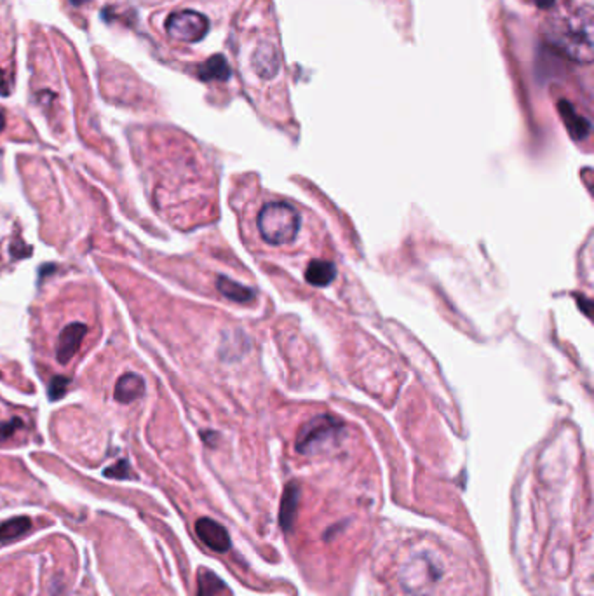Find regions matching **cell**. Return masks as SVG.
<instances>
[{
    "instance_id": "cell-1",
    "label": "cell",
    "mask_w": 594,
    "mask_h": 596,
    "mask_svg": "<svg viewBox=\"0 0 594 596\" xmlns=\"http://www.w3.org/2000/svg\"><path fill=\"white\" fill-rule=\"evenodd\" d=\"M546 37L563 56L577 63L593 62V13L591 9L553 20Z\"/></svg>"
},
{
    "instance_id": "cell-2",
    "label": "cell",
    "mask_w": 594,
    "mask_h": 596,
    "mask_svg": "<svg viewBox=\"0 0 594 596\" xmlns=\"http://www.w3.org/2000/svg\"><path fill=\"white\" fill-rule=\"evenodd\" d=\"M258 230H260L262 239L269 244H289L298 237L300 213L295 206L284 201H270L262 206L260 213L257 218Z\"/></svg>"
},
{
    "instance_id": "cell-3",
    "label": "cell",
    "mask_w": 594,
    "mask_h": 596,
    "mask_svg": "<svg viewBox=\"0 0 594 596\" xmlns=\"http://www.w3.org/2000/svg\"><path fill=\"white\" fill-rule=\"evenodd\" d=\"M439 561L427 551L411 553L401 567V583L410 593H424L441 575Z\"/></svg>"
},
{
    "instance_id": "cell-4",
    "label": "cell",
    "mask_w": 594,
    "mask_h": 596,
    "mask_svg": "<svg viewBox=\"0 0 594 596\" xmlns=\"http://www.w3.org/2000/svg\"><path fill=\"white\" fill-rule=\"evenodd\" d=\"M344 432V424L331 415H319L300 429L296 450L300 454H314L319 448L330 445Z\"/></svg>"
},
{
    "instance_id": "cell-5",
    "label": "cell",
    "mask_w": 594,
    "mask_h": 596,
    "mask_svg": "<svg viewBox=\"0 0 594 596\" xmlns=\"http://www.w3.org/2000/svg\"><path fill=\"white\" fill-rule=\"evenodd\" d=\"M167 35L180 43H199L209 32V21L204 14L196 11L173 13L166 21Z\"/></svg>"
},
{
    "instance_id": "cell-6",
    "label": "cell",
    "mask_w": 594,
    "mask_h": 596,
    "mask_svg": "<svg viewBox=\"0 0 594 596\" xmlns=\"http://www.w3.org/2000/svg\"><path fill=\"white\" fill-rule=\"evenodd\" d=\"M196 534L209 549L225 553L230 549V535L218 522L211 518H201L196 523Z\"/></svg>"
},
{
    "instance_id": "cell-7",
    "label": "cell",
    "mask_w": 594,
    "mask_h": 596,
    "mask_svg": "<svg viewBox=\"0 0 594 596\" xmlns=\"http://www.w3.org/2000/svg\"><path fill=\"white\" fill-rule=\"evenodd\" d=\"M87 328L82 322H72L65 326L58 337V345H56V359L62 364H67L77 354L79 347L82 345L84 337H86Z\"/></svg>"
},
{
    "instance_id": "cell-8",
    "label": "cell",
    "mask_w": 594,
    "mask_h": 596,
    "mask_svg": "<svg viewBox=\"0 0 594 596\" xmlns=\"http://www.w3.org/2000/svg\"><path fill=\"white\" fill-rule=\"evenodd\" d=\"M254 72L260 75L262 79H274L281 70V55L277 47L270 43H262L254 49L253 58H251Z\"/></svg>"
},
{
    "instance_id": "cell-9",
    "label": "cell",
    "mask_w": 594,
    "mask_h": 596,
    "mask_svg": "<svg viewBox=\"0 0 594 596\" xmlns=\"http://www.w3.org/2000/svg\"><path fill=\"white\" fill-rule=\"evenodd\" d=\"M559 116H561L563 123H565L566 129L572 135L573 140H585L591 133V123H589L585 117H582L577 110L573 108V105L570 101L561 100L558 103Z\"/></svg>"
},
{
    "instance_id": "cell-10",
    "label": "cell",
    "mask_w": 594,
    "mask_h": 596,
    "mask_svg": "<svg viewBox=\"0 0 594 596\" xmlns=\"http://www.w3.org/2000/svg\"><path fill=\"white\" fill-rule=\"evenodd\" d=\"M145 393V382L140 375L136 373H124L116 383V400L119 403H133V401L140 400Z\"/></svg>"
},
{
    "instance_id": "cell-11",
    "label": "cell",
    "mask_w": 594,
    "mask_h": 596,
    "mask_svg": "<svg viewBox=\"0 0 594 596\" xmlns=\"http://www.w3.org/2000/svg\"><path fill=\"white\" fill-rule=\"evenodd\" d=\"M197 75H199L201 81L204 82H225L228 81V77H230V68H228L227 60L223 58L222 55H215L201 64L199 70H197Z\"/></svg>"
},
{
    "instance_id": "cell-12",
    "label": "cell",
    "mask_w": 594,
    "mask_h": 596,
    "mask_svg": "<svg viewBox=\"0 0 594 596\" xmlns=\"http://www.w3.org/2000/svg\"><path fill=\"white\" fill-rule=\"evenodd\" d=\"M197 596H232V593L215 572L201 568L197 574Z\"/></svg>"
},
{
    "instance_id": "cell-13",
    "label": "cell",
    "mask_w": 594,
    "mask_h": 596,
    "mask_svg": "<svg viewBox=\"0 0 594 596\" xmlns=\"http://www.w3.org/2000/svg\"><path fill=\"white\" fill-rule=\"evenodd\" d=\"M337 277V267L326 260H312L306 271L307 283L314 286H326Z\"/></svg>"
},
{
    "instance_id": "cell-14",
    "label": "cell",
    "mask_w": 594,
    "mask_h": 596,
    "mask_svg": "<svg viewBox=\"0 0 594 596\" xmlns=\"http://www.w3.org/2000/svg\"><path fill=\"white\" fill-rule=\"evenodd\" d=\"M216 288H218V291L223 295V297L232 300V302L246 303L254 298V291L251 290V288L242 286V284L235 283V281L228 279V277L225 276L218 277V281H216Z\"/></svg>"
},
{
    "instance_id": "cell-15",
    "label": "cell",
    "mask_w": 594,
    "mask_h": 596,
    "mask_svg": "<svg viewBox=\"0 0 594 596\" xmlns=\"http://www.w3.org/2000/svg\"><path fill=\"white\" fill-rule=\"evenodd\" d=\"M298 499L300 490L295 483H291L286 488V492H284L283 502H281V525H283L284 530H289L293 527L296 510H298Z\"/></svg>"
},
{
    "instance_id": "cell-16",
    "label": "cell",
    "mask_w": 594,
    "mask_h": 596,
    "mask_svg": "<svg viewBox=\"0 0 594 596\" xmlns=\"http://www.w3.org/2000/svg\"><path fill=\"white\" fill-rule=\"evenodd\" d=\"M32 529V519L26 516H18V518H11L0 525V542H11L14 539L21 537Z\"/></svg>"
},
{
    "instance_id": "cell-17",
    "label": "cell",
    "mask_w": 594,
    "mask_h": 596,
    "mask_svg": "<svg viewBox=\"0 0 594 596\" xmlns=\"http://www.w3.org/2000/svg\"><path fill=\"white\" fill-rule=\"evenodd\" d=\"M70 383V378L68 377H55L51 382H49V400L56 401L67 393V387Z\"/></svg>"
},
{
    "instance_id": "cell-18",
    "label": "cell",
    "mask_w": 594,
    "mask_h": 596,
    "mask_svg": "<svg viewBox=\"0 0 594 596\" xmlns=\"http://www.w3.org/2000/svg\"><path fill=\"white\" fill-rule=\"evenodd\" d=\"M23 427L21 419H11L7 422H0V442H6V439L13 438L16 434V431H20Z\"/></svg>"
},
{
    "instance_id": "cell-19",
    "label": "cell",
    "mask_w": 594,
    "mask_h": 596,
    "mask_svg": "<svg viewBox=\"0 0 594 596\" xmlns=\"http://www.w3.org/2000/svg\"><path fill=\"white\" fill-rule=\"evenodd\" d=\"M105 476L117 478V480H125V478L131 476V468H129L128 461H119L117 464L110 466L108 469H105Z\"/></svg>"
},
{
    "instance_id": "cell-20",
    "label": "cell",
    "mask_w": 594,
    "mask_h": 596,
    "mask_svg": "<svg viewBox=\"0 0 594 596\" xmlns=\"http://www.w3.org/2000/svg\"><path fill=\"white\" fill-rule=\"evenodd\" d=\"M11 91H13V82H11L9 75L0 70V94L7 96V94H11Z\"/></svg>"
},
{
    "instance_id": "cell-21",
    "label": "cell",
    "mask_w": 594,
    "mask_h": 596,
    "mask_svg": "<svg viewBox=\"0 0 594 596\" xmlns=\"http://www.w3.org/2000/svg\"><path fill=\"white\" fill-rule=\"evenodd\" d=\"M4 128H6V117H4V113L0 112V131H2Z\"/></svg>"
},
{
    "instance_id": "cell-22",
    "label": "cell",
    "mask_w": 594,
    "mask_h": 596,
    "mask_svg": "<svg viewBox=\"0 0 594 596\" xmlns=\"http://www.w3.org/2000/svg\"><path fill=\"white\" fill-rule=\"evenodd\" d=\"M72 4H74V6H82V4H86L87 0H70Z\"/></svg>"
},
{
    "instance_id": "cell-23",
    "label": "cell",
    "mask_w": 594,
    "mask_h": 596,
    "mask_svg": "<svg viewBox=\"0 0 594 596\" xmlns=\"http://www.w3.org/2000/svg\"><path fill=\"white\" fill-rule=\"evenodd\" d=\"M0 377H2V375H0Z\"/></svg>"
}]
</instances>
